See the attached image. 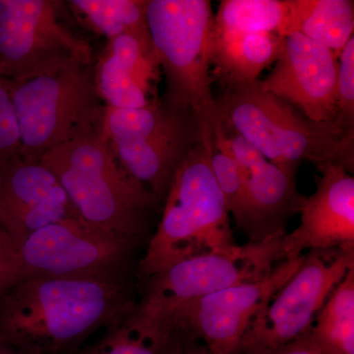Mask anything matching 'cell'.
Listing matches in <instances>:
<instances>
[{"instance_id":"cell-2","label":"cell","mask_w":354,"mask_h":354,"mask_svg":"<svg viewBox=\"0 0 354 354\" xmlns=\"http://www.w3.org/2000/svg\"><path fill=\"white\" fill-rule=\"evenodd\" d=\"M216 116L281 171L297 174L302 162L354 169V131L314 122L253 83L225 86L215 99Z\"/></svg>"},{"instance_id":"cell-14","label":"cell","mask_w":354,"mask_h":354,"mask_svg":"<svg viewBox=\"0 0 354 354\" xmlns=\"http://www.w3.org/2000/svg\"><path fill=\"white\" fill-rule=\"evenodd\" d=\"M76 216L59 181L43 165L17 158L0 167V227L17 248L41 228Z\"/></svg>"},{"instance_id":"cell-28","label":"cell","mask_w":354,"mask_h":354,"mask_svg":"<svg viewBox=\"0 0 354 354\" xmlns=\"http://www.w3.org/2000/svg\"><path fill=\"white\" fill-rule=\"evenodd\" d=\"M162 354H212L203 342L190 335L172 330L171 337Z\"/></svg>"},{"instance_id":"cell-8","label":"cell","mask_w":354,"mask_h":354,"mask_svg":"<svg viewBox=\"0 0 354 354\" xmlns=\"http://www.w3.org/2000/svg\"><path fill=\"white\" fill-rule=\"evenodd\" d=\"M285 234L286 230L277 232L227 252L198 256L171 266L149 279L140 308L171 327L169 319L181 305L230 286L261 281L269 276L281 263L279 248Z\"/></svg>"},{"instance_id":"cell-6","label":"cell","mask_w":354,"mask_h":354,"mask_svg":"<svg viewBox=\"0 0 354 354\" xmlns=\"http://www.w3.org/2000/svg\"><path fill=\"white\" fill-rule=\"evenodd\" d=\"M95 59L76 62L11 85L20 130L21 157L41 158L78 135L101 128L104 106L97 92Z\"/></svg>"},{"instance_id":"cell-12","label":"cell","mask_w":354,"mask_h":354,"mask_svg":"<svg viewBox=\"0 0 354 354\" xmlns=\"http://www.w3.org/2000/svg\"><path fill=\"white\" fill-rule=\"evenodd\" d=\"M339 57L329 48L299 32L285 38L274 68L260 87L290 106H297L314 122H332L337 118Z\"/></svg>"},{"instance_id":"cell-5","label":"cell","mask_w":354,"mask_h":354,"mask_svg":"<svg viewBox=\"0 0 354 354\" xmlns=\"http://www.w3.org/2000/svg\"><path fill=\"white\" fill-rule=\"evenodd\" d=\"M147 24L160 71L162 101L177 111H192L200 123L216 116L214 79L215 15L208 0H149Z\"/></svg>"},{"instance_id":"cell-9","label":"cell","mask_w":354,"mask_h":354,"mask_svg":"<svg viewBox=\"0 0 354 354\" xmlns=\"http://www.w3.org/2000/svg\"><path fill=\"white\" fill-rule=\"evenodd\" d=\"M95 59L88 41L60 24L57 2L0 0V77L18 85Z\"/></svg>"},{"instance_id":"cell-17","label":"cell","mask_w":354,"mask_h":354,"mask_svg":"<svg viewBox=\"0 0 354 354\" xmlns=\"http://www.w3.org/2000/svg\"><path fill=\"white\" fill-rule=\"evenodd\" d=\"M239 169L244 195L237 227L253 242L285 232L286 221L299 213L306 199L297 190V174L281 171L264 157Z\"/></svg>"},{"instance_id":"cell-4","label":"cell","mask_w":354,"mask_h":354,"mask_svg":"<svg viewBox=\"0 0 354 354\" xmlns=\"http://www.w3.org/2000/svg\"><path fill=\"white\" fill-rule=\"evenodd\" d=\"M201 128V140L172 178L162 218L140 263V272L147 279L181 261L239 246L209 164L212 127Z\"/></svg>"},{"instance_id":"cell-15","label":"cell","mask_w":354,"mask_h":354,"mask_svg":"<svg viewBox=\"0 0 354 354\" xmlns=\"http://www.w3.org/2000/svg\"><path fill=\"white\" fill-rule=\"evenodd\" d=\"M160 74L150 32L127 34L106 41L95 59L97 94L104 106L113 109H138L149 106L158 95L153 83Z\"/></svg>"},{"instance_id":"cell-23","label":"cell","mask_w":354,"mask_h":354,"mask_svg":"<svg viewBox=\"0 0 354 354\" xmlns=\"http://www.w3.org/2000/svg\"><path fill=\"white\" fill-rule=\"evenodd\" d=\"M149 0H70L79 23L106 41L127 34H148Z\"/></svg>"},{"instance_id":"cell-30","label":"cell","mask_w":354,"mask_h":354,"mask_svg":"<svg viewBox=\"0 0 354 354\" xmlns=\"http://www.w3.org/2000/svg\"><path fill=\"white\" fill-rule=\"evenodd\" d=\"M0 354H17V353H10V351H4V349H2L1 348H0Z\"/></svg>"},{"instance_id":"cell-16","label":"cell","mask_w":354,"mask_h":354,"mask_svg":"<svg viewBox=\"0 0 354 354\" xmlns=\"http://www.w3.org/2000/svg\"><path fill=\"white\" fill-rule=\"evenodd\" d=\"M201 136V125L195 114L183 111L148 138L109 146L121 165L158 201L164 202L174 174Z\"/></svg>"},{"instance_id":"cell-10","label":"cell","mask_w":354,"mask_h":354,"mask_svg":"<svg viewBox=\"0 0 354 354\" xmlns=\"http://www.w3.org/2000/svg\"><path fill=\"white\" fill-rule=\"evenodd\" d=\"M304 255L279 263L261 281L230 286L181 305L169 325L203 342L212 354H237L249 325L297 271Z\"/></svg>"},{"instance_id":"cell-1","label":"cell","mask_w":354,"mask_h":354,"mask_svg":"<svg viewBox=\"0 0 354 354\" xmlns=\"http://www.w3.org/2000/svg\"><path fill=\"white\" fill-rule=\"evenodd\" d=\"M134 305L115 274L23 279L0 297V344L59 353Z\"/></svg>"},{"instance_id":"cell-26","label":"cell","mask_w":354,"mask_h":354,"mask_svg":"<svg viewBox=\"0 0 354 354\" xmlns=\"http://www.w3.org/2000/svg\"><path fill=\"white\" fill-rule=\"evenodd\" d=\"M21 157L19 124L9 84L0 77V167Z\"/></svg>"},{"instance_id":"cell-27","label":"cell","mask_w":354,"mask_h":354,"mask_svg":"<svg viewBox=\"0 0 354 354\" xmlns=\"http://www.w3.org/2000/svg\"><path fill=\"white\" fill-rule=\"evenodd\" d=\"M22 279L20 254L9 235L0 227V297Z\"/></svg>"},{"instance_id":"cell-18","label":"cell","mask_w":354,"mask_h":354,"mask_svg":"<svg viewBox=\"0 0 354 354\" xmlns=\"http://www.w3.org/2000/svg\"><path fill=\"white\" fill-rule=\"evenodd\" d=\"M286 37L277 34L216 35L212 75L223 86L258 81L268 67L276 64Z\"/></svg>"},{"instance_id":"cell-11","label":"cell","mask_w":354,"mask_h":354,"mask_svg":"<svg viewBox=\"0 0 354 354\" xmlns=\"http://www.w3.org/2000/svg\"><path fill=\"white\" fill-rule=\"evenodd\" d=\"M131 241L97 230L81 216L57 221L30 235L18 248L22 279L114 274Z\"/></svg>"},{"instance_id":"cell-21","label":"cell","mask_w":354,"mask_h":354,"mask_svg":"<svg viewBox=\"0 0 354 354\" xmlns=\"http://www.w3.org/2000/svg\"><path fill=\"white\" fill-rule=\"evenodd\" d=\"M109 332L83 354H162L172 330L134 305L109 324Z\"/></svg>"},{"instance_id":"cell-20","label":"cell","mask_w":354,"mask_h":354,"mask_svg":"<svg viewBox=\"0 0 354 354\" xmlns=\"http://www.w3.org/2000/svg\"><path fill=\"white\" fill-rule=\"evenodd\" d=\"M292 34L290 0H223L215 16L216 35Z\"/></svg>"},{"instance_id":"cell-24","label":"cell","mask_w":354,"mask_h":354,"mask_svg":"<svg viewBox=\"0 0 354 354\" xmlns=\"http://www.w3.org/2000/svg\"><path fill=\"white\" fill-rule=\"evenodd\" d=\"M180 113L183 111L171 108L158 97L144 108L106 106L100 132L111 146L134 143L160 131L176 120Z\"/></svg>"},{"instance_id":"cell-25","label":"cell","mask_w":354,"mask_h":354,"mask_svg":"<svg viewBox=\"0 0 354 354\" xmlns=\"http://www.w3.org/2000/svg\"><path fill=\"white\" fill-rule=\"evenodd\" d=\"M335 120L339 127L354 131V37L339 53Z\"/></svg>"},{"instance_id":"cell-7","label":"cell","mask_w":354,"mask_h":354,"mask_svg":"<svg viewBox=\"0 0 354 354\" xmlns=\"http://www.w3.org/2000/svg\"><path fill=\"white\" fill-rule=\"evenodd\" d=\"M354 268L353 249L312 250L254 318L237 354H266L309 333L335 286Z\"/></svg>"},{"instance_id":"cell-13","label":"cell","mask_w":354,"mask_h":354,"mask_svg":"<svg viewBox=\"0 0 354 354\" xmlns=\"http://www.w3.org/2000/svg\"><path fill=\"white\" fill-rule=\"evenodd\" d=\"M315 192L300 209V225L281 239V262L304 251L354 248V177L335 164L319 165Z\"/></svg>"},{"instance_id":"cell-22","label":"cell","mask_w":354,"mask_h":354,"mask_svg":"<svg viewBox=\"0 0 354 354\" xmlns=\"http://www.w3.org/2000/svg\"><path fill=\"white\" fill-rule=\"evenodd\" d=\"M309 333L328 354H354V268L330 293Z\"/></svg>"},{"instance_id":"cell-29","label":"cell","mask_w":354,"mask_h":354,"mask_svg":"<svg viewBox=\"0 0 354 354\" xmlns=\"http://www.w3.org/2000/svg\"><path fill=\"white\" fill-rule=\"evenodd\" d=\"M266 354H328L323 351L310 333H307L304 337H299L297 341L290 342L286 346L274 349L271 353Z\"/></svg>"},{"instance_id":"cell-3","label":"cell","mask_w":354,"mask_h":354,"mask_svg":"<svg viewBox=\"0 0 354 354\" xmlns=\"http://www.w3.org/2000/svg\"><path fill=\"white\" fill-rule=\"evenodd\" d=\"M39 164L55 174L83 221L114 236L134 241L160 203L121 165L99 129L55 147Z\"/></svg>"},{"instance_id":"cell-19","label":"cell","mask_w":354,"mask_h":354,"mask_svg":"<svg viewBox=\"0 0 354 354\" xmlns=\"http://www.w3.org/2000/svg\"><path fill=\"white\" fill-rule=\"evenodd\" d=\"M293 32H299L339 53L353 37L354 2L351 0H290Z\"/></svg>"}]
</instances>
